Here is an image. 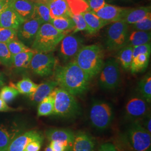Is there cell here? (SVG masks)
<instances>
[{"instance_id":"6da1fadb","label":"cell","mask_w":151,"mask_h":151,"mask_svg":"<svg viewBox=\"0 0 151 151\" xmlns=\"http://www.w3.org/2000/svg\"><path fill=\"white\" fill-rule=\"evenodd\" d=\"M53 75L58 86L73 96L86 91L91 80L74 60L64 65H57Z\"/></svg>"},{"instance_id":"7a4b0ae2","label":"cell","mask_w":151,"mask_h":151,"mask_svg":"<svg viewBox=\"0 0 151 151\" xmlns=\"http://www.w3.org/2000/svg\"><path fill=\"white\" fill-rule=\"evenodd\" d=\"M74 60L92 79L100 73L104 63L103 48L97 44L83 45Z\"/></svg>"},{"instance_id":"3957f363","label":"cell","mask_w":151,"mask_h":151,"mask_svg":"<svg viewBox=\"0 0 151 151\" xmlns=\"http://www.w3.org/2000/svg\"><path fill=\"white\" fill-rule=\"evenodd\" d=\"M67 35L57 30L50 23H44L39 28L31 49L35 52H52Z\"/></svg>"},{"instance_id":"277c9868","label":"cell","mask_w":151,"mask_h":151,"mask_svg":"<svg viewBox=\"0 0 151 151\" xmlns=\"http://www.w3.org/2000/svg\"><path fill=\"white\" fill-rule=\"evenodd\" d=\"M53 93L54 99L53 115L63 118L72 119L80 114L81 109L75 96L60 87H56Z\"/></svg>"},{"instance_id":"5b68a950","label":"cell","mask_w":151,"mask_h":151,"mask_svg":"<svg viewBox=\"0 0 151 151\" xmlns=\"http://www.w3.org/2000/svg\"><path fill=\"white\" fill-rule=\"evenodd\" d=\"M124 133V139L134 151H151V135L138 121L130 122Z\"/></svg>"},{"instance_id":"8992f818","label":"cell","mask_w":151,"mask_h":151,"mask_svg":"<svg viewBox=\"0 0 151 151\" xmlns=\"http://www.w3.org/2000/svg\"><path fill=\"white\" fill-rule=\"evenodd\" d=\"M114 111L109 103L101 100H95L89 111V119L92 126L99 131H104L111 124Z\"/></svg>"},{"instance_id":"52a82bcc","label":"cell","mask_w":151,"mask_h":151,"mask_svg":"<svg viewBox=\"0 0 151 151\" xmlns=\"http://www.w3.org/2000/svg\"><path fill=\"white\" fill-rule=\"evenodd\" d=\"M110 24L106 31V48L110 51H118L127 44L129 25L122 20Z\"/></svg>"},{"instance_id":"ba28073f","label":"cell","mask_w":151,"mask_h":151,"mask_svg":"<svg viewBox=\"0 0 151 151\" xmlns=\"http://www.w3.org/2000/svg\"><path fill=\"white\" fill-rule=\"evenodd\" d=\"M99 74V85L104 90H113L118 87L120 83L119 63L115 59L110 58L104 62Z\"/></svg>"},{"instance_id":"9c48e42d","label":"cell","mask_w":151,"mask_h":151,"mask_svg":"<svg viewBox=\"0 0 151 151\" xmlns=\"http://www.w3.org/2000/svg\"><path fill=\"white\" fill-rule=\"evenodd\" d=\"M57 66V60L52 52H35L29 67L35 74L41 77H46L53 75Z\"/></svg>"},{"instance_id":"30bf717a","label":"cell","mask_w":151,"mask_h":151,"mask_svg":"<svg viewBox=\"0 0 151 151\" xmlns=\"http://www.w3.org/2000/svg\"><path fill=\"white\" fill-rule=\"evenodd\" d=\"M59 54L65 63L73 60L76 55L83 46L82 38L73 34L65 35L60 42Z\"/></svg>"},{"instance_id":"8fae6325","label":"cell","mask_w":151,"mask_h":151,"mask_svg":"<svg viewBox=\"0 0 151 151\" xmlns=\"http://www.w3.org/2000/svg\"><path fill=\"white\" fill-rule=\"evenodd\" d=\"M150 111L148 103L141 96H134L128 100L124 108V116L130 122L143 118Z\"/></svg>"},{"instance_id":"7c38bea8","label":"cell","mask_w":151,"mask_h":151,"mask_svg":"<svg viewBox=\"0 0 151 151\" xmlns=\"http://www.w3.org/2000/svg\"><path fill=\"white\" fill-rule=\"evenodd\" d=\"M43 24L37 19H30L23 22L17 30V38L28 47H31L40 26Z\"/></svg>"},{"instance_id":"4fadbf2b","label":"cell","mask_w":151,"mask_h":151,"mask_svg":"<svg viewBox=\"0 0 151 151\" xmlns=\"http://www.w3.org/2000/svg\"><path fill=\"white\" fill-rule=\"evenodd\" d=\"M43 134L37 130H29L17 135L11 142L7 151H24L28 143L33 140L43 142Z\"/></svg>"},{"instance_id":"5bb4252c","label":"cell","mask_w":151,"mask_h":151,"mask_svg":"<svg viewBox=\"0 0 151 151\" xmlns=\"http://www.w3.org/2000/svg\"><path fill=\"white\" fill-rule=\"evenodd\" d=\"M45 135L49 141H58L65 145L67 151H71L75 136V134L71 130L50 128L46 130Z\"/></svg>"},{"instance_id":"9a60e30c","label":"cell","mask_w":151,"mask_h":151,"mask_svg":"<svg viewBox=\"0 0 151 151\" xmlns=\"http://www.w3.org/2000/svg\"><path fill=\"white\" fill-rule=\"evenodd\" d=\"M127 9V7L106 4L101 9L95 13L100 19L110 24L112 22L122 20Z\"/></svg>"},{"instance_id":"2e32d148","label":"cell","mask_w":151,"mask_h":151,"mask_svg":"<svg viewBox=\"0 0 151 151\" xmlns=\"http://www.w3.org/2000/svg\"><path fill=\"white\" fill-rule=\"evenodd\" d=\"M24 22V20L10 6L0 14V27L17 30Z\"/></svg>"},{"instance_id":"e0dca14e","label":"cell","mask_w":151,"mask_h":151,"mask_svg":"<svg viewBox=\"0 0 151 151\" xmlns=\"http://www.w3.org/2000/svg\"><path fill=\"white\" fill-rule=\"evenodd\" d=\"M95 141L93 137L83 132L75 134L70 151H95Z\"/></svg>"},{"instance_id":"ac0fdd59","label":"cell","mask_w":151,"mask_h":151,"mask_svg":"<svg viewBox=\"0 0 151 151\" xmlns=\"http://www.w3.org/2000/svg\"><path fill=\"white\" fill-rule=\"evenodd\" d=\"M9 6L24 21L32 19L34 11L32 0H10Z\"/></svg>"},{"instance_id":"d6986e66","label":"cell","mask_w":151,"mask_h":151,"mask_svg":"<svg viewBox=\"0 0 151 151\" xmlns=\"http://www.w3.org/2000/svg\"><path fill=\"white\" fill-rule=\"evenodd\" d=\"M151 14V7L150 6L127 8L122 20L129 25L139 22Z\"/></svg>"},{"instance_id":"ffe728a7","label":"cell","mask_w":151,"mask_h":151,"mask_svg":"<svg viewBox=\"0 0 151 151\" xmlns=\"http://www.w3.org/2000/svg\"><path fill=\"white\" fill-rule=\"evenodd\" d=\"M46 4L48 6L52 19L70 17L72 14L66 0H50Z\"/></svg>"},{"instance_id":"44dd1931","label":"cell","mask_w":151,"mask_h":151,"mask_svg":"<svg viewBox=\"0 0 151 151\" xmlns=\"http://www.w3.org/2000/svg\"><path fill=\"white\" fill-rule=\"evenodd\" d=\"M57 86L58 84L55 80L43 82L38 85L35 91L29 95V99L33 103H39L49 96Z\"/></svg>"},{"instance_id":"7402d4cb","label":"cell","mask_w":151,"mask_h":151,"mask_svg":"<svg viewBox=\"0 0 151 151\" xmlns=\"http://www.w3.org/2000/svg\"><path fill=\"white\" fill-rule=\"evenodd\" d=\"M87 25V32L90 34H95L100 30L104 27L109 24L104 21L97 15L91 10L82 13Z\"/></svg>"},{"instance_id":"603a6c76","label":"cell","mask_w":151,"mask_h":151,"mask_svg":"<svg viewBox=\"0 0 151 151\" xmlns=\"http://www.w3.org/2000/svg\"><path fill=\"white\" fill-rule=\"evenodd\" d=\"M151 32H144L133 30L129 32L126 45L134 47L151 43Z\"/></svg>"},{"instance_id":"cb8c5ba5","label":"cell","mask_w":151,"mask_h":151,"mask_svg":"<svg viewBox=\"0 0 151 151\" xmlns=\"http://www.w3.org/2000/svg\"><path fill=\"white\" fill-rule=\"evenodd\" d=\"M35 53V52L32 50L16 54L12 58L11 66L18 70L27 69L30 67L31 60Z\"/></svg>"},{"instance_id":"d4e9b609","label":"cell","mask_w":151,"mask_h":151,"mask_svg":"<svg viewBox=\"0 0 151 151\" xmlns=\"http://www.w3.org/2000/svg\"><path fill=\"white\" fill-rule=\"evenodd\" d=\"M19 134L18 130L14 132V129L0 125V151H7L11 142Z\"/></svg>"},{"instance_id":"484cf974","label":"cell","mask_w":151,"mask_h":151,"mask_svg":"<svg viewBox=\"0 0 151 151\" xmlns=\"http://www.w3.org/2000/svg\"><path fill=\"white\" fill-rule=\"evenodd\" d=\"M133 47L125 45L119 49L116 55V61L125 70H129L133 60Z\"/></svg>"},{"instance_id":"4316f807","label":"cell","mask_w":151,"mask_h":151,"mask_svg":"<svg viewBox=\"0 0 151 151\" xmlns=\"http://www.w3.org/2000/svg\"><path fill=\"white\" fill-rule=\"evenodd\" d=\"M32 18L39 20L43 24L50 23L52 19L48 6L44 3L34 2V11Z\"/></svg>"},{"instance_id":"83f0119b","label":"cell","mask_w":151,"mask_h":151,"mask_svg":"<svg viewBox=\"0 0 151 151\" xmlns=\"http://www.w3.org/2000/svg\"><path fill=\"white\" fill-rule=\"evenodd\" d=\"M54 99L53 91L40 101L38 107V116H47L54 112Z\"/></svg>"},{"instance_id":"f1b7e54d","label":"cell","mask_w":151,"mask_h":151,"mask_svg":"<svg viewBox=\"0 0 151 151\" xmlns=\"http://www.w3.org/2000/svg\"><path fill=\"white\" fill-rule=\"evenodd\" d=\"M50 23L58 31L67 34L70 31H73L75 27L74 22L70 17L52 19Z\"/></svg>"},{"instance_id":"f546056e","label":"cell","mask_w":151,"mask_h":151,"mask_svg":"<svg viewBox=\"0 0 151 151\" xmlns=\"http://www.w3.org/2000/svg\"><path fill=\"white\" fill-rule=\"evenodd\" d=\"M151 54H139L133 58L130 70L133 73L143 71L147 67Z\"/></svg>"},{"instance_id":"4dcf8cb0","label":"cell","mask_w":151,"mask_h":151,"mask_svg":"<svg viewBox=\"0 0 151 151\" xmlns=\"http://www.w3.org/2000/svg\"><path fill=\"white\" fill-rule=\"evenodd\" d=\"M138 89L140 96L148 104L151 102V76L147 73L138 83Z\"/></svg>"},{"instance_id":"1f68e13d","label":"cell","mask_w":151,"mask_h":151,"mask_svg":"<svg viewBox=\"0 0 151 151\" xmlns=\"http://www.w3.org/2000/svg\"><path fill=\"white\" fill-rule=\"evenodd\" d=\"M37 86L38 85L35 83L29 78L25 77L16 83L15 88H16L19 93L30 95L35 91Z\"/></svg>"},{"instance_id":"d6a6232c","label":"cell","mask_w":151,"mask_h":151,"mask_svg":"<svg viewBox=\"0 0 151 151\" xmlns=\"http://www.w3.org/2000/svg\"><path fill=\"white\" fill-rule=\"evenodd\" d=\"M71 14H80L90 10L86 0H66Z\"/></svg>"},{"instance_id":"836d02e7","label":"cell","mask_w":151,"mask_h":151,"mask_svg":"<svg viewBox=\"0 0 151 151\" xmlns=\"http://www.w3.org/2000/svg\"><path fill=\"white\" fill-rule=\"evenodd\" d=\"M6 44L11 53L12 57L22 52H29L32 50V49L28 47L26 45L22 43L17 38Z\"/></svg>"},{"instance_id":"e575fe53","label":"cell","mask_w":151,"mask_h":151,"mask_svg":"<svg viewBox=\"0 0 151 151\" xmlns=\"http://www.w3.org/2000/svg\"><path fill=\"white\" fill-rule=\"evenodd\" d=\"M19 94L16 88L12 86H4L0 91V98L6 103H11Z\"/></svg>"},{"instance_id":"d590c367","label":"cell","mask_w":151,"mask_h":151,"mask_svg":"<svg viewBox=\"0 0 151 151\" xmlns=\"http://www.w3.org/2000/svg\"><path fill=\"white\" fill-rule=\"evenodd\" d=\"M12 56L6 44L0 42V63L7 67L12 65Z\"/></svg>"},{"instance_id":"8d00e7d4","label":"cell","mask_w":151,"mask_h":151,"mask_svg":"<svg viewBox=\"0 0 151 151\" xmlns=\"http://www.w3.org/2000/svg\"><path fill=\"white\" fill-rule=\"evenodd\" d=\"M17 30L5 27H0V42L7 43L17 39Z\"/></svg>"},{"instance_id":"74e56055","label":"cell","mask_w":151,"mask_h":151,"mask_svg":"<svg viewBox=\"0 0 151 151\" xmlns=\"http://www.w3.org/2000/svg\"><path fill=\"white\" fill-rule=\"evenodd\" d=\"M70 17L74 22L75 25L72 34H75L82 31H87L86 23L82 14L76 15L71 14Z\"/></svg>"},{"instance_id":"f35d334b","label":"cell","mask_w":151,"mask_h":151,"mask_svg":"<svg viewBox=\"0 0 151 151\" xmlns=\"http://www.w3.org/2000/svg\"><path fill=\"white\" fill-rule=\"evenodd\" d=\"M132 25V28L134 30L151 32V14L147 16L139 22L134 23Z\"/></svg>"},{"instance_id":"ab89813d","label":"cell","mask_w":151,"mask_h":151,"mask_svg":"<svg viewBox=\"0 0 151 151\" xmlns=\"http://www.w3.org/2000/svg\"><path fill=\"white\" fill-rule=\"evenodd\" d=\"M151 44L150 43L143 44L133 47V58L141 54H151Z\"/></svg>"},{"instance_id":"60d3db41","label":"cell","mask_w":151,"mask_h":151,"mask_svg":"<svg viewBox=\"0 0 151 151\" xmlns=\"http://www.w3.org/2000/svg\"><path fill=\"white\" fill-rule=\"evenodd\" d=\"M90 10L96 12L105 5L106 2L105 0H87Z\"/></svg>"},{"instance_id":"b9f144b4","label":"cell","mask_w":151,"mask_h":151,"mask_svg":"<svg viewBox=\"0 0 151 151\" xmlns=\"http://www.w3.org/2000/svg\"><path fill=\"white\" fill-rule=\"evenodd\" d=\"M43 142L40 140H33L28 143L24 151H39L41 149Z\"/></svg>"},{"instance_id":"7bdbcfd3","label":"cell","mask_w":151,"mask_h":151,"mask_svg":"<svg viewBox=\"0 0 151 151\" xmlns=\"http://www.w3.org/2000/svg\"><path fill=\"white\" fill-rule=\"evenodd\" d=\"M137 121H138L141 125L151 134V118L150 112L147 114L143 118Z\"/></svg>"},{"instance_id":"ee69618b","label":"cell","mask_w":151,"mask_h":151,"mask_svg":"<svg viewBox=\"0 0 151 151\" xmlns=\"http://www.w3.org/2000/svg\"><path fill=\"white\" fill-rule=\"evenodd\" d=\"M49 145L54 151H67L65 145L58 141H50Z\"/></svg>"},{"instance_id":"f6af8a7d","label":"cell","mask_w":151,"mask_h":151,"mask_svg":"<svg viewBox=\"0 0 151 151\" xmlns=\"http://www.w3.org/2000/svg\"><path fill=\"white\" fill-rule=\"evenodd\" d=\"M98 151H117V150L113 143L108 142L101 145Z\"/></svg>"},{"instance_id":"bcb514c9","label":"cell","mask_w":151,"mask_h":151,"mask_svg":"<svg viewBox=\"0 0 151 151\" xmlns=\"http://www.w3.org/2000/svg\"><path fill=\"white\" fill-rule=\"evenodd\" d=\"M14 109L8 106L7 104L0 98V112H7L13 111Z\"/></svg>"},{"instance_id":"7dc6e473","label":"cell","mask_w":151,"mask_h":151,"mask_svg":"<svg viewBox=\"0 0 151 151\" xmlns=\"http://www.w3.org/2000/svg\"><path fill=\"white\" fill-rule=\"evenodd\" d=\"M10 0H0V14L10 5Z\"/></svg>"},{"instance_id":"c3c4849f","label":"cell","mask_w":151,"mask_h":151,"mask_svg":"<svg viewBox=\"0 0 151 151\" xmlns=\"http://www.w3.org/2000/svg\"><path fill=\"white\" fill-rule=\"evenodd\" d=\"M4 84V78L0 74V87L2 86Z\"/></svg>"},{"instance_id":"681fc988","label":"cell","mask_w":151,"mask_h":151,"mask_svg":"<svg viewBox=\"0 0 151 151\" xmlns=\"http://www.w3.org/2000/svg\"><path fill=\"white\" fill-rule=\"evenodd\" d=\"M32 1L34 2H42V3L46 4L50 0H32Z\"/></svg>"},{"instance_id":"f907efd6","label":"cell","mask_w":151,"mask_h":151,"mask_svg":"<svg viewBox=\"0 0 151 151\" xmlns=\"http://www.w3.org/2000/svg\"><path fill=\"white\" fill-rule=\"evenodd\" d=\"M44 151H54L53 150H52V148L50 147V145H49L48 146H47V147L44 149Z\"/></svg>"},{"instance_id":"816d5d0a","label":"cell","mask_w":151,"mask_h":151,"mask_svg":"<svg viewBox=\"0 0 151 151\" xmlns=\"http://www.w3.org/2000/svg\"><path fill=\"white\" fill-rule=\"evenodd\" d=\"M106 1H115V0H105ZM123 1H132V0H123Z\"/></svg>"},{"instance_id":"f5cc1de1","label":"cell","mask_w":151,"mask_h":151,"mask_svg":"<svg viewBox=\"0 0 151 151\" xmlns=\"http://www.w3.org/2000/svg\"></svg>"}]
</instances>
